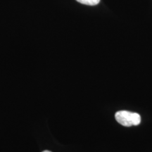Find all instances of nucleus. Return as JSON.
<instances>
[{
	"mask_svg": "<svg viewBox=\"0 0 152 152\" xmlns=\"http://www.w3.org/2000/svg\"><path fill=\"white\" fill-rule=\"evenodd\" d=\"M115 118L121 125L125 127L138 125L141 123V116L137 113L129 111H119L115 114Z\"/></svg>",
	"mask_w": 152,
	"mask_h": 152,
	"instance_id": "f257e3e1",
	"label": "nucleus"
},
{
	"mask_svg": "<svg viewBox=\"0 0 152 152\" xmlns=\"http://www.w3.org/2000/svg\"><path fill=\"white\" fill-rule=\"evenodd\" d=\"M77 2L83 4L89 5V6H94L98 4L100 2V0H76Z\"/></svg>",
	"mask_w": 152,
	"mask_h": 152,
	"instance_id": "f03ea898",
	"label": "nucleus"
},
{
	"mask_svg": "<svg viewBox=\"0 0 152 152\" xmlns=\"http://www.w3.org/2000/svg\"><path fill=\"white\" fill-rule=\"evenodd\" d=\"M42 152H52V151H47V150H46V151H42Z\"/></svg>",
	"mask_w": 152,
	"mask_h": 152,
	"instance_id": "7ed1b4c3",
	"label": "nucleus"
}]
</instances>
